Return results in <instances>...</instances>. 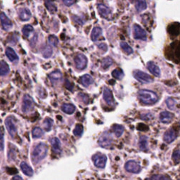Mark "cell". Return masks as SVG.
Masks as SVG:
<instances>
[{"label": "cell", "instance_id": "ee69618b", "mask_svg": "<svg viewBox=\"0 0 180 180\" xmlns=\"http://www.w3.org/2000/svg\"><path fill=\"white\" fill-rule=\"evenodd\" d=\"M151 179H170V178H169V177H167V176L156 175V176L151 177Z\"/></svg>", "mask_w": 180, "mask_h": 180}, {"label": "cell", "instance_id": "4316f807", "mask_svg": "<svg viewBox=\"0 0 180 180\" xmlns=\"http://www.w3.org/2000/svg\"><path fill=\"white\" fill-rule=\"evenodd\" d=\"M50 80L52 82H55L56 81L60 80L62 78V73L59 70H56V71L52 72L51 73L49 74V75Z\"/></svg>", "mask_w": 180, "mask_h": 180}, {"label": "cell", "instance_id": "d590c367", "mask_svg": "<svg viewBox=\"0 0 180 180\" xmlns=\"http://www.w3.org/2000/svg\"><path fill=\"white\" fill-rule=\"evenodd\" d=\"M113 60H112L111 58L110 57H107V58L103 59L102 61V63H101V67L103 68V69L108 68L109 66H111L112 64H113Z\"/></svg>", "mask_w": 180, "mask_h": 180}, {"label": "cell", "instance_id": "3957f363", "mask_svg": "<svg viewBox=\"0 0 180 180\" xmlns=\"http://www.w3.org/2000/svg\"><path fill=\"white\" fill-rule=\"evenodd\" d=\"M5 125L8 130V132L11 135V137H14L15 135L16 134L17 128L16 125H15V118L13 116H9L7 118L5 121Z\"/></svg>", "mask_w": 180, "mask_h": 180}, {"label": "cell", "instance_id": "83f0119b", "mask_svg": "<svg viewBox=\"0 0 180 180\" xmlns=\"http://www.w3.org/2000/svg\"><path fill=\"white\" fill-rule=\"evenodd\" d=\"M101 34H102V29L99 27H96L94 28L92 34H91V39L92 41L94 42L100 37Z\"/></svg>", "mask_w": 180, "mask_h": 180}, {"label": "cell", "instance_id": "30bf717a", "mask_svg": "<svg viewBox=\"0 0 180 180\" xmlns=\"http://www.w3.org/2000/svg\"><path fill=\"white\" fill-rule=\"evenodd\" d=\"M125 168L127 172L131 173H139L141 170H142V168L141 166L138 164L137 162L134 160H130L127 162L126 164L125 165Z\"/></svg>", "mask_w": 180, "mask_h": 180}, {"label": "cell", "instance_id": "ab89813d", "mask_svg": "<svg viewBox=\"0 0 180 180\" xmlns=\"http://www.w3.org/2000/svg\"><path fill=\"white\" fill-rule=\"evenodd\" d=\"M78 98L80 99V100L81 101H82L83 103L85 104H87L89 103V101H90V98L87 94H85L83 93H80L78 94Z\"/></svg>", "mask_w": 180, "mask_h": 180}, {"label": "cell", "instance_id": "e0dca14e", "mask_svg": "<svg viewBox=\"0 0 180 180\" xmlns=\"http://www.w3.org/2000/svg\"><path fill=\"white\" fill-rule=\"evenodd\" d=\"M19 18L23 21H27L31 18V13L28 9H20L19 11Z\"/></svg>", "mask_w": 180, "mask_h": 180}, {"label": "cell", "instance_id": "1f68e13d", "mask_svg": "<svg viewBox=\"0 0 180 180\" xmlns=\"http://www.w3.org/2000/svg\"><path fill=\"white\" fill-rule=\"evenodd\" d=\"M169 33L171 34V35H177L179 34V24L178 23H174V24L172 25L168 29Z\"/></svg>", "mask_w": 180, "mask_h": 180}, {"label": "cell", "instance_id": "b9f144b4", "mask_svg": "<svg viewBox=\"0 0 180 180\" xmlns=\"http://www.w3.org/2000/svg\"><path fill=\"white\" fill-rule=\"evenodd\" d=\"M173 160L175 164H178L179 163V150L177 149L174 151L173 154Z\"/></svg>", "mask_w": 180, "mask_h": 180}, {"label": "cell", "instance_id": "7402d4cb", "mask_svg": "<svg viewBox=\"0 0 180 180\" xmlns=\"http://www.w3.org/2000/svg\"><path fill=\"white\" fill-rule=\"evenodd\" d=\"M61 110L67 114H72L75 111L74 105L70 103H64L61 106Z\"/></svg>", "mask_w": 180, "mask_h": 180}, {"label": "cell", "instance_id": "7dc6e473", "mask_svg": "<svg viewBox=\"0 0 180 180\" xmlns=\"http://www.w3.org/2000/svg\"><path fill=\"white\" fill-rule=\"evenodd\" d=\"M13 179H22V177H20L19 176H15L13 177Z\"/></svg>", "mask_w": 180, "mask_h": 180}, {"label": "cell", "instance_id": "f35d334b", "mask_svg": "<svg viewBox=\"0 0 180 180\" xmlns=\"http://www.w3.org/2000/svg\"><path fill=\"white\" fill-rule=\"evenodd\" d=\"M42 55L44 58H49L50 57L52 54V49L50 46H46L45 48L43 49Z\"/></svg>", "mask_w": 180, "mask_h": 180}, {"label": "cell", "instance_id": "603a6c76", "mask_svg": "<svg viewBox=\"0 0 180 180\" xmlns=\"http://www.w3.org/2000/svg\"><path fill=\"white\" fill-rule=\"evenodd\" d=\"M9 66L4 61H0V75L5 76L9 72Z\"/></svg>", "mask_w": 180, "mask_h": 180}, {"label": "cell", "instance_id": "5b68a950", "mask_svg": "<svg viewBox=\"0 0 180 180\" xmlns=\"http://www.w3.org/2000/svg\"><path fill=\"white\" fill-rule=\"evenodd\" d=\"M134 77L139 81V82L142 83H150L152 82L153 80L149 75L147 73H145L144 72L141 71V70H134L133 72Z\"/></svg>", "mask_w": 180, "mask_h": 180}, {"label": "cell", "instance_id": "4fadbf2b", "mask_svg": "<svg viewBox=\"0 0 180 180\" xmlns=\"http://www.w3.org/2000/svg\"><path fill=\"white\" fill-rule=\"evenodd\" d=\"M147 68L149 71L152 73L153 75H155L156 77H159L160 75V70L159 68V67L153 63V61H149L147 64Z\"/></svg>", "mask_w": 180, "mask_h": 180}, {"label": "cell", "instance_id": "7c38bea8", "mask_svg": "<svg viewBox=\"0 0 180 180\" xmlns=\"http://www.w3.org/2000/svg\"><path fill=\"white\" fill-rule=\"evenodd\" d=\"M176 137H177V134H176L175 130L173 128H171L168 130V131L165 133L163 139L166 143H169L173 142V141L176 139Z\"/></svg>", "mask_w": 180, "mask_h": 180}, {"label": "cell", "instance_id": "9c48e42d", "mask_svg": "<svg viewBox=\"0 0 180 180\" xmlns=\"http://www.w3.org/2000/svg\"><path fill=\"white\" fill-rule=\"evenodd\" d=\"M75 66L77 69L80 70H84L87 65V59L84 54H80L75 57L74 59Z\"/></svg>", "mask_w": 180, "mask_h": 180}, {"label": "cell", "instance_id": "cb8c5ba5", "mask_svg": "<svg viewBox=\"0 0 180 180\" xmlns=\"http://www.w3.org/2000/svg\"><path fill=\"white\" fill-rule=\"evenodd\" d=\"M44 4H45L46 9H48V11L50 12L51 14H54L57 11V8L56 7V5L54 4V3L51 1V0H45Z\"/></svg>", "mask_w": 180, "mask_h": 180}, {"label": "cell", "instance_id": "ba28073f", "mask_svg": "<svg viewBox=\"0 0 180 180\" xmlns=\"http://www.w3.org/2000/svg\"><path fill=\"white\" fill-rule=\"evenodd\" d=\"M133 35H134V38L137 39V40H147V39L146 31L140 25L137 24H134L133 26Z\"/></svg>", "mask_w": 180, "mask_h": 180}, {"label": "cell", "instance_id": "ffe728a7", "mask_svg": "<svg viewBox=\"0 0 180 180\" xmlns=\"http://www.w3.org/2000/svg\"><path fill=\"white\" fill-rule=\"evenodd\" d=\"M20 169H21L22 172L25 174V175H27L28 177L33 176V169L31 168L27 163H25V162H23V163L20 164Z\"/></svg>", "mask_w": 180, "mask_h": 180}, {"label": "cell", "instance_id": "ac0fdd59", "mask_svg": "<svg viewBox=\"0 0 180 180\" xmlns=\"http://www.w3.org/2000/svg\"><path fill=\"white\" fill-rule=\"evenodd\" d=\"M6 54H7V56L8 57V59H9L10 61L12 62L17 61L18 60H19V56H18L17 54H15V52L14 51V49L11 48H10V47L7 48Z\"/></svg>", "mask_w": 180, "mask_h": 180}, {"label": "cell", "instance_id": "f6af8a7d", "mask_svg": "<svg viewBox=\"0 0 180 180\" xmlns=\"http://www.w3.org/2000/svg\"><path fill=\"white\" fill-rule=\"evenodd\" d=\"M62 1L64 3V4L67 7L72 6V5L74 4L75 2V0H62Z\"/></svg>", "mask_w": 180, "mask_h": 180}, {"label": "cell", "instance_id": "60d3db41", "mask_svg": "<svg viewBox=\"0 0 180 180\" xmlns=\"http://www.w3.org/2000/svg\"><path fill=\"white\" fill-rule=\"evenodd\" d=\"M49 42L50 43L51 45H53L54 46H56L57 44H58V39L54 35H50L49 37Z\"/></svg>", "mask_w": 180, "mask_h": 180}, {"label": "cell", "instance_id": "7a4b0ae2", "mask_svg": "<svg viewBox=\"0 0 180 180\" xmlns=\"http://www.w3.org/2000/svg\"><path fill=\"white\" fill-rule=\"evenodd\" d=\"M138 97L141 102L146 105H152L158 100V96L154 92L147 90H140L138 93Z\"/></svg>", "mask_w": 180, "mask_h": 180}, {"label": "cell", "instance_id": "d6a6232c", "mask_svg": "<svg viewBox=\"0 0 180 180\" xmlns=\"http://www.w3.org/2000/svg\"><path fill=\"white\" fill-rule=\"evenodd\" d=\"M54 121L53 120H51V118H46L44 121V127L46 132H49L52 128V126H53Z\"/></svg>", "mask_w": 180, "mask_h": 180}, {"label": "cell", "instance_id": "8992f818", "mask_svg": "<svg viewBox=\"0 0 180 180\" xmlns=\"http://www.w3.org/2000/svg\"><path fill=\"white\" fill-rule=\"evenodd\" d=\"M92 160L96 168H103L106 166L107 157L102 153H98L92 156Z\"/></svg>", "mask_w": 180, "mask_h": 180}, {"label": "cell", "instance_id": "836d02e7", "mask_svg": "<svg viewBox=\"0 0 180 180\" xmlns=\"http://www.w3.org/2000/svg\"><path fill=\"white\" fill-rule=\"evenodd\" d=\"M112 75L116 79L122 80V77H124V72L121 68H117L112 72Z\"/></svg>", "mask_w": 180, "mask_h": 180}, {"label": "cell", "instance_id": "9a60e30c", "mask_svg": "<svg viewBox=\"0 0 180 180\" xmlns=\"http://www.w3.org/2000/svg\"><path fill=\"white\" fill-rule=\"evenodd\" d=\"M98 10L99 12L100 15L101 16L107 19L109 16V15L111 14V10L108 7H107L106 5L100 4L98 5Z\"/></svg>", "mask_w": 180, "mask_h": 180}, {"label": "cell", "instance_id": "f546056e", "mask_svg": "<svg viewBox=\"0 0 180 180\" xmlns=\"http://www.w3.org/2000/svg\"><path fill=\"white\" fill-rule=\"evenodd\" d=\"M166 104L168 108L171 110H174L176 108H178L179 103L178 101H177L175 99L173 98H168L166 100Z\"/></svg>", "mask_w": 180, "mask_h": 180}, {"label": "cell", "instance_id": "5bb4252c", "mask_svg": "<svg viewBox=\"0 0 180 180\" xmlns=\"http://www.w3.org/2000/svg\"><path fill=\"white\" fill-rule=\"evenodd\" d=\"M103 99L108 105H112L113 103V96L111 91L109 89L105 87L103 89Z\"/></svg>", "mask_w": 180, "mask_h": 180}, {"label": "cell", "instance_id": "e575fe53", "mask_svg": "<svg viewBox=\"0 0 180 180\" xmlns=\"http://www.w3.org/2000/svg\"><path fill=\"white\" fill-rule=\"evenodd\" d=\"M33 31V28L32 25H26L23 28L22 32L26 37H28L30 35V33Z\"/></svg>", "mask_w": 180, "mask_h": 180}, {"label": "cell", "instance_id": "2e32d148", "mask_svg": "<svg viewBox=\"0 0 180 180\" xmlns=\"http://www.w3.org/2000/svg\"><path fill=\"white\" fill-rule=\"evenodd\" d=\"M173 117H174L173 114L167 111L162 112L160 114V120L162 122H163V123H169V122H170L173 121Z\"/></svg>", "mask_w": 180, "mask_h": 180}, {"label": "cell", "instance_id": "8fae6325", "mask_svg": "<svg viewBox=\"0 0 180 180\" xmlns=\"http://www.w3.org/2000/svg\"><path fill=\"white\" fill-rule=\"evenodd\" d=\"M0 20H1L2 27L5 30H9L13 27L12 22L9 18H8L4 13L0 14Z\"/></svg>", "mask_w": 180, "mask_h": 180}, {"label": "cell", "instance_id": "bcb514c9", "mask_svg": "<svg viewBox=\"0 0 180 180\" xmlns=\"http://www.w3.org/2000/svg\"><path fill=\"white\" fill-rule=\"evenodd\" d=\"M98 46H99V48L102 49V50L104 51H106L107 50V49H108L106 44H99Z\"/></svg>", "mask_w": 180, "mask_h": 180}, {"label": "cell", "instance_id": "277c9868", "mask_svg": "<svg viewBox=\"0 0 180 180\" xmlns=\"http://www.w3.org/2000/svg\"><path fill=\"white\" fill-rule=\"evenodd\" d=\"M34 109V101L29 95H25L23 99L22 111L23 113H30Z\"/></svg>", "mask_w": 180, "mask_h": 180}, {"label": "cell", "instance_id": "8d00e7d4", "mask_svg": "<svg viewBox=\"0 0 180 180\" xmlns=\"http://www.w3.org/2000/svg\"><path fill=\"white\" fill-rule=\"evenodd\" d=\"M33 138H40L43 136L44 132L40 127H35L33 130Z\"/></svg>", "mask_w": 180, "mask_h": 180}, {"label": "cell", "instance_id": "6da1fadb", "mask_svg": "<svg viewBox=\"0 0 180 180\" xmlns=\"http://www.w3.org/2000/svg\"><path fill=\"white\" fill-rule=\"evenodd\" d=\"M48 148L44 143H40L34 148L32 154H31V159L34 164H37L41 160L46 157L47 154Z\"/></svg>", "mask_w": 180, "mask_h": 180}, {"label": "cell", "instance_id": "74e56055", "mask_svg": "<svg viewBox=\"0 0 180 180\" xmlns=\"http://www.w3.org/2000/svg\"><path fill=\"white\" fill-rule=\"evenodd\" d=\"M83 126L81 124H77L73 130V134L76 137H80L83 133Z\"/></svg>", "mask_w": 180, "mask_h": 180}, {"label": "cell", "instance_id": "52a82bcc", "mask_svg": "<svg viewBox=\"0 0 180 180\" xmlns=\"http://www.w3.org/2000/svg\"><path fill=\"white\" fill-rule=\"evenodd\" d=\"M112 141H113V139H112L111 134H109L108 132H106L101 135L99 139L98 143L100 147L102 148H109L111 146Z\"/></svg>", "mask_w": 180, "mask_h": 180}, {"label": "cell", "instance_id": "4dcf8cb0", "mask_svg": "<svg viewBox=\"0 0 180 180\" xmlns=\"http://www.w3.org/2000/svg\"><path fill=\"white\" fill-rule=\"evenodd\" d=\"M121 46L122 50H123V51L127 54V55H130V54H132L133 53L132 48L130 45H128V44L125 42H121Z\"/></svg>", "mask_w": 180, "mask_h": 180}, {"label": "cell", "instance_id": "d6986e66", "mask_svg": "<svg viewBox=\"0 0 180 180\" xmlns=\"http://www.w3.org/2000/svg\"><path fill=\"white\" fill-rule=\"evenodd\" d=\"M51 143L52 146V148L54 151V152L59 153L61 151V142H60L59 139L56 137L52 138L51 140Z\"/></svg>", "mask_w": 180, "mask_h": 180}, {"label": "cell", "instance_id": "d4e9b609", "mask_svg": "<svg viewBox=\"0 0 180 180\" xmlns=\"http://www.w3.org/2000/svg\"><path fill=\"white\" fill-rule=\"evenodd\" d=\"M112 131L114 132L117 137H120L124 132V127L121 125H113L112 127Z\"/></svg>", "mask_w": 180, "mask_h": 180}, {"label": "cell", "instance_id": "7bdbcfd3", "mask_svg": "<svg viewBox=\"0 0 180 180\" xmlns=\"http://www.w3.org/2000/svg\"><path fill=\"white\" fill-rule=\"evenodd\" d=\"M4 149V134L0 127V151Z\"/></svg>", "mask_w": 180, "mask_h": 180}, {"label": "cell", "instance_id": "44dd1931", "mask_svg": "<svg viewBox=\"0 0 180 180\" xmlns=\"http://www.w3.org/2000/svg\"><path fill=\"white\" fill-rule=\"evenodd\" d=\"M80 80L82 85L85 86V87H89V86H90V85H92L94 82V79L92 78V77L88 74L83 75V76L81 77Z\"/></svg>", "mask_w": 180, "mask_h": 180}, {"label": "cell", "instance_id": "f1b7e54d", "mask_svg": "<svg viewBox=\"0 0 180 180\" xmlns=\"http://www.w3.org/2000/svg\"><path fill=\"white\" fill-rule=\"evenodd\" d=\"M135 7L138 11H142L147 9V5L146 0H136L135 2Z\"/></svg>", "mask_w": 180, "mask_h": 180}, {"label": "cell", "instance_id": "484cf974", "mask_svg": "<svg viewBox=\"0 0 180 180\" xmlns=\"http://www.w3.org/2000/svg\"><path fill=\"white\" fill-rule=\"evenodd\" d=\"M139 146L140 150L147 151L148 150V138L146 136H142L139 139Z\"/></svg>", "mask_w": 180, "mask_h": 180}]
</instances>
